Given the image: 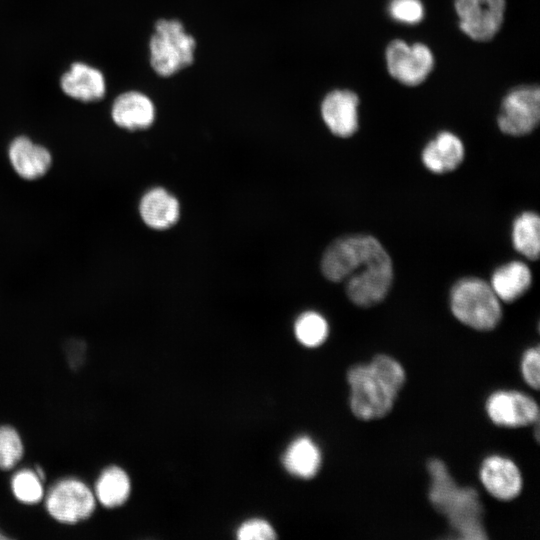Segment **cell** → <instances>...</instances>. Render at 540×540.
<instances>
[{
  "label": "cell",
  "mask_w": 540,
  "mask_h": 540,
  "mask_svg": "<svg viewBox=\"0 0 540 540\" xmlns=\"http://www.w3.org/2000/svg\"><path fill=\"white\" fill-rule=\"evenodd\" d=\"M323 275L332 282H345L349 299L360 307H370L387 295L393 266L382 244L368 235L338 238L324 251Z\"/></svg>",
  "instance_id": "obj_1"
},
{
  "label": "cell",
  "mask_w": 540,
  "mask_h": 540,
  "mask_svg": "<svg viewBox=\"0 0 540 540\" xmlns=\"http://www.w3.org/2000/svg\"><path fill=\"white\" fill-rule=\"evenodd\" d=\"M406 381V372L395 358L380 354L369 363L352 366L347 372L349 405L363 421L388 415Z\"/></svg>",
  "instance_id": "obj_2"
},
{
  "label": "cell",
  "mask_w": 540,
  "mask_h": 540,
  "mask_svg": "<svg viewBox=\"0 0 540 540\" xmlns=\"http://www.w3.org/2000/svg\"><path fill=\"white\" fill-rule=\"evenodd\" d=\"M431 479L429 501L448 520L450 527L462 539H486L483 506L476 490L459 486L440 459L428 462Z\"/></svg>",
  "instance_id": "obj_3"
},
{
  "label": "cell",
  "mask_w": 540,
  "mask_h": 540,
  "mask_svg": "<svg viewBox=\"0 0 540 540\" xmlns=\"http://www.w3.org/2000/svg\"><path fill=\"white\" fill-rule=\"evenodd\" d=\"M450 304L454 316L475 330H492L502 317L499 298L489 284L478 278L458 281L451 290Z\"/></svg>",
  "instance_id": "obj_4"
},
{
  "label": "cell",
  "mask_w": 540,
  "mask_h": 540,
  "mask_svg": "<svg viewBox=\"0 0 540 540\" xmlns=\"http://www.w3.org/2000/svg\"><path fill=\"white\" fill-rule=\"evenodd\" d=\"M195 47L179 20L160 19L149 42L151 67L160 76H172L193 63Z\"/></svg>",
  "instance_id": "obj_5"
},
{
  "label": "cell",
  "mask_w": 540,
  "mask_h": 540,
  "mask_svg": "<svg viewBox=\"0 0 540 540\" xmlns=\"http://www.w3.org/2000/svg\"><path fill=\"white\" fill-rule=\"evenodd\" d=\"M388 74L401 85L415 87L423 84L435 68L436 58L426 43L391 40L384 51Z\"/></svg>",
  "instance_id": "obj_6"
},
{
  "label": "cell",
  "mask_w": 540,
  "mask_h": 540,
  "mask_svg": "<svg viewBox=\"0 0 540 540\" xmlns=\"http://www.w3.org/2000/svg\"><path fill=\"white\" fill-rule=\"evenodd\" d=\"M43 499L47 513L57 522L67 525L90 518L97 503L93 490L74 477L55 482Z\"/></svg>",
  "instance_id": "obj_7"
},
{
  "label": "cell",
  "mask_w": 540,
  "mask_h": 540,
  "mask_svg": "<svg viewBox=\"0 0 540 540\" xmlns=\"http://www.w3.org/2000/svg\"><path fill=\"white\" fill-rule=\"evenodd\" d=\"M540 121L538 85H519L502 98L497 115L499 129L510 136H524L535 130Z\"/></svg>",
  "instance_id": "obj_8"
},
{
  "label": "cell",
  "mask_w": 540,
  "mask_h": 540,
  "mask_svg": "<svg viewBox=\"0 0 540 540\" xmlns=\"http://www.w3.org/2000/svg\"><path fill=\"white\" fill-rule=\"evenodd\" d=\"M460 31L475 42H489L505 21L506 0H454Z\"/></svg>",
  "instance_id": "obj_9"
},
{
  "label": "cell",
  "mask_w": 540,
  "mask_h": 540,
  "mask_svg": "<svg viewBox=\"0 0 540 540\" xmlns=\"http://www.w3.org/2000/svg\"><path fill=\"white\" fill-rule=\"evenodd\" d=\"M485 410L497 426L518 428L537 424L539 407L528 394L515 390H498L486 400Z\"/></svg>",
  "instance_id": "obj_10"
},
{
  "label": "cell",
  "mask_w": 540,
  "mask_h": 540,
  "mask_svg": "<svg viewBox=\"0 0 540 540\" xmlns=\"http://www.w3.org/2000/svg\"><path fill=\"white\" fill-rule=\"evenodd\" d=\"M360 98L350 89H335L325 95L321 102V117L338 137L347 138L355 134L359 126Z\"/></svg>",
  "instance_id": "obj_11"
},
{
  "label": "cell",
  "mask_w": 540,
  "mask_h": 540,
  "mask_svg": "<svg viewBox=\"0 0 540 540\" xmlns=\"http://www.w3.org/2000/svg\"><path fill=\"white\" fill-rule=\"evenodd\" d=\"M479 478L485 490L500 501H511L522 491L523 478L518 466L501 455H490L482 461Z\"/></svg>",
  "instance_id": "obj_12"
},
{
  "label": "cell",
  "mask_w": 540,
  "mask_h": 540,
  "mask_svg": "<svg viewBox=\"0 0 540 540\" xmlns=\"http://www.w3.org/2000/svg\"><path fill=\"white\" fill-rule=\"evenodd\" d=\"M8 159L14 172L28 181L44 177L53 162L51 152L27 136H18L10 142Z\"/></svg>",
  "instance_id": "obj_13"
},
{
  "label": "cell",
  "mask_w": 540,
  "mask_h": 540,
  "mask_svg": "<svg viewBox=\"0 0 540 540\" xmlns=\"http://www.w3.org/2000/svg\"><path fill=\"white\" fill-rule=\"evenodd\" d=\"M111 117L114 123L123 129L142 130L153 124L155 106L147 95L138 91H128L114 100Z\"/></svg>",
  "instance_id": "obj_14"
},
{
  "label": "cell",
  "mask_w": 540,
  "mask_h": 540,
  "mask_svg": "<svg viewBox=\"0 0 540 540\" xmlns=\"http://www.w3.org/2000/svg\"><path fill=\"white\" fill-rule=\"evenodd\" d=\"M60 86L67 96L82 102L98 101L106 92L102 72L83 62H75L70 66L62 75Z\"/></svg>",
  "instance_id": "obj_15"
},
{
  "label": "cell",
  "mask_w": 540,
  "mask_h": 540,
  "mask_svg": "<svg viewBox=\"0 0 540 540\" xmlns=\"http://www.w3.org/2000/svg\"><path fill=\"white\" fill-rule=\"evenodd\" d=\"M139 213L150 228L164 230L173 226L180 216L178 200L162 187L148 190L139 203Z\"/></svg>",
  "instance_id": "obj_16"
},
{
  "label": "cell",
  "mask_w": 540,
  "mask_h": 540,
  "mask_svg": "<svg viewBox=\"0 0 540 540\" xmlns=\"http://www.w3.org/2000/svg\"><path fill=\"white\" fill-rule=\"evenodd\" d=\"M464 158L461 139L450 131L438 133L424 147L422 161L433 173H445L456 169Z\"/></svg>",
  "instance_id": "obj_17"
},
{
  "label": "cell",
  "mask_w": 540,
  "mask_h": 540,
  "mask_svg": "<svg viewBox=\"0 0 540 540\" xmlns=\"http://www.w3.org/2000/svg\"><path fill=\"white\" fill-rule=\"evenodd\" d=\"M321 460L319 447L307 436H301L292 441L282 458L283 465L290 474L304 479L317 474Z\"/></svg>",
  "instance_id": "obj_18"
},
{
  "label": "cell",
  "mask_w": 540,
  "mask_h": 540,
  "mask_svg": "<svg viewBox=\"0 0 540 540\" xmlns=\"http://www.w3.org/2000/svg\"><path fill=\"white\" fill-rule=\"evenodd\" d=\"M531 272L526 264L513 261L499 267L492 275L491 287L499 300L512 302L530 287Z\"/></svg>",
  "instance_id": "obj_19"
},
{
  "label": "cell",
  "mask_w": 540,
  "mask_h": 540,
  "mask_svg": "<svg viewBox=\"0 0 540 540\" xmlns=\"http://www.w3.org/2000/svg\"><path fill=\"white\" fill-rule=\"evenodd\" d=\"M94 495L96 501L105 508H116L123 505L131 492V481L121 467H106L98 476Z\"/></svg>",
  "instance_id": "obj_20"
},
{
  "label": "cell",
  "mask_w": 540,
  "mask_h": 540,
  "mask_svg": "<svg viewBox=\"0 0 540 540\" xmlns=\"http://www.w3.org/2000/svg\"><path fill=\"white\" fill-rule=\"evenodd\" d=\"M512 240L515 249L530 260L540 252V219L534 212H524L513 224Z\"/></svg>",
  "instance_id": "obj_21"
},
{
  "label": "cell",
  "mask_w": 540,
  "mask_h": 540,
  "mask_svg": "<svg viewBox=\"0 0 540 540\" xmlns=\"http://www.w3.org/2000/svg\"><path fill=\"white\" fill-rule=\"evenodd\" d=\"M44 478L36 469L18 470L11 478L10 487L14 498L25 505H35L43 500L45 490Z\"/></svg>",
  "instance_id": "obj_22"
},
{
  "label": "cell",
  "mask_w": 540,
  "mask_h": 540,
  "mask_svg": "<svg viewBox=\"0 0 540 540\" xmlns=\"http://www.w3.org/2000/svg\"><path fill=\"white\" fill-rule=\"evenodd\" d=\"M294 333L302 345L314 348L325 342L329 327L321 314L315 311H306L296 319Z\"/></svg>",
  "instance_id": "obj_23"
},
{
  "label": "cell",
  "mask_w": 540,
  "mask_h": 540,
  "mask_svg": "<svg viewBox=\"0 0 540 540\" xmlns=\"http://www.w3.org/2000/svg\"><path fill=\"white\" fill-rule=\"evenodd\" d=\"M24 445L19 432L11 425H0V471L11 470L21 461Z\"/></svg>",
  "instance_id": "obj_24"
},
{
  "label": "cell",
  "mask_w": 540,
  "mask_h": 540,
  "mask_svg": "<svg viewBox=\"0 0 540 540\" xmlns=\"http://www.w3.org/2000/svg\"><path fill=\"white\" fill-rule=\"evenodd\" d=\"M387 13L396 23L416 26L424 20L426 9L422 0H389Z\"/></svg>",
  "instance_id": "obj_25"
},
{
  "label": "cell",
  "mask_w": 540,
  "mask_h": 540,
  "mask_svg": "<svg viewBox=\"0 0 540 540\" xmlns=\"http://www.w3.org/2000/svg\"><path fill=\"white\" fill-rule=\"evenodd\" d=\"M521 375L525 383L538 390L540 384V349L539 346L527 349L520 363Z\"/></svg>",
  "instance_id": "obj_26"
},
{
  "label": "cell",
  "mask_w": 540,
  "mask_h": 540,
  "mask_svg": "<svg viewBox=\"0 0 540 540\" xmlns=\"http://www.w3.org/2000/svg\"><path fill=\"white\" fill-rule=\"evenodd\" d=\"M237 537L240 540H268L276 538V534L267 521L254 518L240 525Z\"/></svg>",
  "instance_id": "obj_27"
},
{
  "label": "cell",
  "mask_w": 540,
  "mask_h": 540,
  "mask_svg": "<svg viewBox=\"0 0 540 540\" xmlns=\"http://www.w3.org/2000/svg\"><path fill=\"white\" fill-rule=\"evenodd\" d=\"M3 539L6 540V539H9V537L3 534L2 531L0 530V540H3Z\"/></svg>",
  "instance_id": "obj_28"
}]
</instances>
